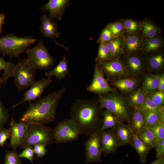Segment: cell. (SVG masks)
Returning a JSON list of instances; mask_svg holds the SVG:
<instances>
[{"label":"cell","instance_id":"obj_1","mask_svg":"<svg viewBox=\"0 0 164 164\" xmlns=\"http://www.w3.org/2000/svg\"><path fill=\"white\" fill-rule=\"evenodd\" d=\"M103 109L98 99H78L71 105L70 118L76 123L80 134L89 136L101 130Z\"/></svg>","mask_w":164,"mask_h":164},{"label":"cell","instance_id":"obj_2","mask_svg":"<svg viewBox=\"0 0 164 164\" xmlns=\"http://www.w3.org/2000/svg\"><path fill=\"white\" fill-rule=\"evenodd\" d=\"M64 87L30 103L20 118L19 121L29 124H43L53 121L58 103L65 94Z\"/></svg>","mask_w":164,"mask_h":164},{"label":"cell","instance_id":"obj_3","mask_svg":"<svg viewBox=\"0 0 164 164\" xmlns=\"http://www.w3.org/2000/svg\"><path fill=\"white\" fill-rule=\"evenodd\" d=\"M98 99L103 109L108 111L121 122L130 124L131 111L123 96L114 92L100 95Z\"/></svg>","mask_w":164,"mask_h":164},{"label":"cell","instance_id":"obj_4","mask_svg":"<svg viewBox=\"0 0 164 164\" xmlns=\"http://www.w3.org/2000/svg\"><path fill=\"white\" fill-rule=\"evenodd\" d=\"M36 41V38L31 36L19 37L13 33H9L0 37V53L10 58L19 59L21 54L25 53Z\"/></svg>","mask_w":164,"mask_h":164},{"label":"cell","instance_id":"obj_5","mask_svg":"<svg viewBox=\"0 0 164 164\" xmlns=\"http://www.w3.org/2000/svg\"><path fill=\"white\" fill-rule=\"evenodd\" d=\"M25 53L29 64L36 70H46L50 69L55 61L54 58L48 51L44 42L39 40L32 48H28Z\"/></svg>","mask_w":164,"mask_h":164},{"label":"cell","instance_id":"obj_6","mask_svg":"<svg viewBox=\"0 0 164 164\" xmlns=\"http://www.w3.org/2000/svg\"><path fill=\"white\" fill-rule=\"evenodd\" d=\"M53 142V129L43 124H29L26 138L20 147L24 149L37 144L46 146Z\"/></svg>","mask_w":164,"mask_h":164},{"label":"cell","instance_id":"obj_7","mask_svg":"<svg viewBox=\"0 0 164 164\" xmlns=\"http://www.w3.org/2000/svg\"><path fill=\"white\" fill-rule=\"evenodd\" d=\"M36 70L29 64L26 59H19L13 76L15 85L18 91L21 92L30 87L35 81Z\"/></svg>","mask_w":164,"mask_h":164},{"label":"cell","instance_id":"obj_8","mask_svg":"<svg viewBox=\"0 0 164 164\" xmlns=\"http://www.w3.org/2000/svg\"><path fill=\"white\" fill-rule=\"evenodd\" d=\"M54 130V142L61 143L77 140L80 134L75 121L70 118L58 122Z\"/></svg>","mask_w":164,"mask_h":164},{"label":"cell","instance_id":"obj_9","mask_svg":"<svg viewBox=\"0 0 164 164\" xmlns=\"http://www.w3.org/2000/svg\"><path fill=\"white\" fill-rule=\"evenodd\" d=\"M85 142L86 163L102 162L101 130L90 135Z\"/></svg>","mask_w":164,"mask_h":164},{"label":"cell","instance_id":"obj_10","mask_svg":"<svg viewBox=\"0 0 164 164\" xmlns=\"http://www.w3.org/2000/svg\"><path fill=\"white\" fill-rule=\"evenodd\" d=\"M52 78H43L35 81L30 88L24 93L22 100L19 103L12 105L10 108H14L22 103L26 102L30 103L38 98H41V96L46 88L52 82Z\"/></svg>","mask_w":164,"mask_h":164},{"label":"cell","instance_id":"obj_11","mask_svg":"<svg viewBox=\"0 0 164 164\" xmlns=\"http://www.w3.org/2000/svg\"><path fill=\"white\" fill-rule=\"evenodd\" d=\"M87 90L100 95L115 92L114 89L109 86L104 78L103 72L97 63L94 67L93 80L87 88Z\"/></svg>","mask_w":164,"mask_h":164},{"label":"cell","instance_id":"obj_12","mask_svg":"<svg viewBox=\"0 0 164 164\" xmlns=\"http://www.w3.org/2000/svg\"><path fill=\"white\" fill-rule=\"evenodd\" d=\"M96 63L109 79L121 77L128 73L124 64L122 56L118 58Z\"/></svg>","mask_w":164,"mask_h":164},{"label":"cell","instance_id":"obj_13","mask_svg":"<svg viewBox=\"0 0 164 164\" xmlns=\"http://www.w3.org/2000/svg\"><path fill=\"white\" fill-rule=\"evenodd\" d=\"M28 125L20 121L15 122L13 119L10 123L11 132L10 146L12 150L21 147L26 139L27 134Z\"/></svg>","mask_w":164,"mask_h":164},{"label":"cell","instance_id":"obj_14","mask_svg":"<svg viewBox=\"0 0 164 164\" xmlns=\"http://www.w3.org/2000/svg\"><path fill=\"white\" fill-rule=\"evenodd\" d=\"M70 5L68 0H49L39 9L43 12L48 11V17L51 20L61 21L66 8Z\"/></svg>","mask_w":164,"mask_h":164},{"label":"cell","instance_id":"obj_15","mask_svg":"<svg viewBox=\"0 0 164 164\" xmlns=\"http://www.w3.org/2000/svg\"><path fill=\"white\" fill-rule=\"evenodd\" d=\"M123 55L142 53L143 37L141 32L133 34L126 32L124 36Z\"/></svg>","mask_w":164,"mask_h":164},{"label":"cell","instance_id":"obj_16","mask_svg":"<svg viewBox=\"0 0 164 164\" xmlns=\"http://www.w3.org/2000/svg\"><path fill=\"white\" fill-rule=\"evenodd\" d=\"M40 19L41 24L39 27V30L43 35L46 38H52L56 45L60 46L66 50H69L68 48L58 43L54 39V36L58 38L61 35L60 32L58 31L56 23L51 20L45 14L41 16Z\"/></svg>","mask_w":164,"mask_h":164},{"label":"cell","instance_id":"obj_17","mask_svg":"<svg viewBox=\"0 0 164 164\" xmlns=\"http://www.w3.org/2000/svg\"><path fill=\"white\" fill-rule=\"evenodd\" d=\"M122 58L128 73L136 75L140 73L145 67L143 53L122 55Z\"/></svg>","mask_w":164,"mask_h":164},{"label":"cell","instance_id":"obj_18","mask_svg":"<svg viewBox=\"0 0 164 164\" xmlns=\"http://www.w3.org/2000/svg\"><path fill=\"white\" fill-rule=\"evenodd\" d=\"M102 153L106 156L114 153L121 146L114 130L108 129L101 130Z\"/></svg>","mask_w":164,"mask_h":164},{"label":"cell","instance_id":"obj_19","mask_svg":"<svg viewBox=\"0 0 164 164\" xmlns=\"http://www.w3.org/2000/svg\"><path fill=\"white\" fill-rule=\"evenodd\" d=\"M143 55L145 67H147L149 70L157 71L163 68L164 64L163 49Z\"/></svg>","mask_w":164,"mask_h":164},{"label":"cell","instance_id":"obj_20","mask_svg":"<svg viewBox=\"0 0 164 164\" xmlns=\"http://www.w3.org/2000/svg\"><path fill=\"white\" fill-rule=\"evenodd\" d=\"M164 46V39L161 35L150 38L143 37L142 53L145 54L159 51L163 49Z\"/></svg>","mask_w":164,"mask_h":164},{"label":"cell","instance_id":"obj_21","mask_svg":"<svg viewBox=\"0 0 164 164\" xmlns=\"http://www.w3.org/2000/svg\"><path fill=\"white\" fill-rule=\"evenodd\" d=\"M121 146L130 144L132 139V130L129 124L119 122L114 130Z\"/></svg>","mask_w":164,"mask_h":164},{"label":"cell","instance_id":"obj_22","mask_svg":"<svg viewBox=\"0 0 164 164\" xmlns=\"http://www.w3.org/2000/svg\"><path fill=\"white\" fill-rule=\"evenodd\" d=\"M132 137L130 144L137 152L140 162L142 163H145L147 161V157L152 148L139 139L132 130Z\"/></svg>","mask_w":164,"mask_h":164},{"label":"cell","instance_id":"obj_23","mask_svg":"<svg viewBox=\"0 0 164 164\" xmlns=\"http://www.w3.org/2000/svg\"><path fill=\"white\" fill-rule=\"evenodd\" d=\"M140 32L143 37L150 38L161 35L162 31L158 25L146 18L141 21Z\"/></svg>","mask_w":164,"mask_h":164},{"label":"cell","instance_id":"obj_24","mask_svg":"<svg viewBox=\"0 0 164 164\" xmlns=\"http://www.w3.org/2000/svg\"><path fill=\"white\" fill-rule=\"evenodd\" d=\"M113 85L124 93L132 92L139 84L138 80L134 78L119 79L113 81Z\"/></svg>","mask_w":164,"mask_h":164},{"label":"cell","instance_id":"obj_25","mask_svg":"<svg viewBox=\"0 0 164 164\" xmlns=\"http://www.w3.org/2000/svg\"><path fill=\"white\" fill-rule=\"evenodd\" d=\"M69 73L68 61L65 55L63 58L54 68L46 72L45 74L48 78H52V77H54L61 80L65 78Z\"/></svg>","mask_w":164,"mask_h":164},{"label":"cell","instance_id":"obj_26","mask_svg":"<svg viewBox=\"0 0 164 164\" xmlns=\"http://www.w3.org/2000/svg\"><path fill=\"white\" fill-rule=\"evenodd\" d=\"M124 43V36L114 37L106 43L110 51L111 60L119 58L123 55Z\"/></svg>","mask_w":164,"mask_h":164},{"label":"cell","instance_id":"obj_27","mask_svg":"<svg viewBox=\"0 0 164 164\" xmlns=\"http://www.w3.org/2000/svg\"><path fill=\"white\" fill-rule=\"evenodd\" d=\"M131 128L136 134L145 127V122L144 115L138 109L134 110L130 115V123Z\"/></svg>","mask_w":164,"mask_h":164},{"label":"cell","instance_id":"obj_28","mask_svg":"<svg viewBox=\"0 0 164 164\" xmlns=\"http://www.w3.org/2000/svg\"><path fill=\"white\" fill-rule=\"evenodd\" d=\"M146 95L142 87L132 92L126 100L128 106L134 109H138L143 104Z\"/></svg>","mask_w":164,"mask_h":164},{"label":"cell","instance_id":"obj_29","mask_svg":"<svg viewBox=\"0 0 164 164\" xmlns=\"http://www.w3.org/2000/svg\"><path fill=\"white\" fill-rule=\"evenodd\" d=\"M142 113L144 117L145 127L152 128L158 122L164 121V110L161 111H147Z\"/></svg>","mask_w":164,"mask_h":164},{"label":"cell","instance_id":"obj_30","mask_svg":"<svg viewBox=\"0 0 164 164\" xmlns=\"http://www.w3.org/2000/svg\"><path fill=\"white\" fill-rule=\"evenodd\" d=\"M160 83V75H149L144 80L142 87L146 94L158 90Z\"/></svg>","mask_w":164,"mask_h":164},{"label":"cell","instance_id":"obj_31","mask_svg":"<svg viewBox=\"0 0 164 164\" xmlns=\"http://www.w3.org/2000/svg\"><path fill=\"white\" fill-rule=\"evenodd\" d=\"M16 64L11 61H6L4 57L0 58V73L3 70L4 73L1 79L3 84L5 85L8 80L10 77H13Z\"/></svg>","mask_w":164,"mask_h":164},{"label":"cell","instance_id":"obj_32","mask_svg":"<svg viewBox=\"0 0 164 164\" xmlns=\"http://www.w3.org/2000/svg\"><path fill=\"white\" fill-rule=\"evenodd\" d=\"M102 116L101 130L109 129L114 130L118 124L121 122L115 116L106 109L103 111Z\"/></svg>","mask_w":164,"mask_h":164},{"label":"cell","instance_id":"obj_33","mask_svg":"<svg viewBox=\"0 0 164 164\" xmlns=\"http://www.w3.org/2000/svg\"><path fill=\"white\" fill-rule=\"evenodd\" d=\"M136 135L144 143L152 148H154L155 137L152 128L145 127Z\"/></svg>","mask_w":164,"mask_h":164},{"label":"cell","instance_id":"obj_34","mask_svg":"<svg viewBox=\"0 0 164 164\" xmlns=\"http://www.w3.org/2000/svg\"><path fill=\"white\" fill-rule=\"evenodd\" d=\"M125 28L126 32L136 34L140 32L141 21L124 18L119 20Z\"/></svg>","mask_w":164,"mask_h":164},{"label":"cell","instance_id":"obj_35","mask_svg":"<svg viewBox=\"0 0 164 164\" xmlns=\"http://www.w3.org/2000/svg\"><path fill=\"white\" fill-rule=\"evenodd\" d=\"M138 109L142 112L147 111H161L164 110V106L156 105L147 95L143 104Z\"/></svg>","mask_w":164,"mask_h":164},{"label":"cell","instance_id":"obj_36","mask_svg":"<svg viewBox=\"0 0 164 164\" xmlns=\"http://www.w3.org/2000/svg\"><path fill=\"white\" fill-rule=\"evenodd\" d=\"M110 51L106 43L99 44L98 54L95 59L96 63L111 60Z\"/></svg>","mask_w":164,"mask_h":164},{"label":"cell","instance_id":"obj_37","mask_svg":"<svg viewBox=\"0 0 164 164\" xmlns=\"http://www.w3.org/2000/svg\"><path fill=\"white\" fill-rule=\"evenodd\" d=\"M106 26L110 29L114 37L123 36L126 32L119 20L109 23Z\"/></svg>","mask_w":164,"mask_h":164},{"label":"cell","instance_id":"obj_38","mask_svg":"<svg viewBox=\"0 0 164 164\" xmlns=\"http://www.w3.org/2000/svg\"><path fill=\"white\" fill-rule=\"evenodd\" d=\"M155 140V144L164 139V121L159 122L152 127Z\"/></svg>","mask_w":164,"mask_h":164},{"label":"cell","instance_id":"obj_39","mask_svg":"<svg viewBox=\"0 0 164 164\" xmlns=\"http://www.w3.org/2000/svg\"><path fill=\"white\" fill-rule=\"evenodd\" d=\"M5 164H21L20 158L15 151H7L5 159Z\"/></svg>","mask_w":164,"mask_h":164},{"label":"cell","instance_id":"obj_40","mask_svg":"<svg viewBox=\"0 0 164 164\" xmlns=\"http://www.w3.org/2000/svg\"><path fill=\"white\" fill-rule=\"evenodd\" d=\"M152 102L158 106H163L164 92L159 91L150 93L147 95Z\"/></svg>","mask_w":164,"mask_h":164},{"label":"cell","instance_id":"obj_41","mask_svg":"<svg viewBox=\"0 0 164 164\" xmlns=\"http://www.w3.org/2000/svg\"><path fill=\"white\" fill-rule=\"evenodd\" d=\"M114 37L110 29L106 26L102 30L97 42L99 44L107 43L111 40Z\"/></svg>","mask_w":164,"mask_h":164},{"label":"cell","instance_id":"obj_42","mask_svg":"<svg viewBox=\"0 0 164 164\" xmlns=\"http://www.w3.org/2000/svg\"><path fill=\"white\" fill-rule=\"evenodd\" d=\"M9 118L8 110L5 108L0 99V127H3Z\"/></svg>","mask_w":164,"mask_h":164},{"label":"cell","instance_id":"obj_43","mask_svg":"<svg viewBox=\"0 0 164 164\" xmlns=\"http://www.w3.org/2000/svg\"><path fill=\"white\" fill-rule=\"evenodd\" d=\"M34 154L32 146H29L24 149L19 154V155L20 158H26L32 162L34 159Z\"/></svg>","mask_w":164,"mask_h":164},{"label":"cell","instance_id":"obj_44","mask_svg":"<svg viewBox=\"0 0 164 164\" xmlns=\"http://www.w3.org/2000/svg\"><path fill=\"white\" fill-rule=\"evenodd\" d=\"M11 132L10 128L6 129L3 127L0 129V147L3 146L8 139L10 138Z\"/></svg>","mask_w":164,"mask_h":164},{"label":"cell","instance_id":"obj_45","mask_svg":"<svg viewBox=\"0 0 164 164\" xmlns=\"http://www.w3.org/2000/svg\"><path fill=\"white\" fill-rule=\"evenodd\" d=\"M46 145L40 144H37L33 146V149L37 157L41 158L44 156L47 152Z\"/></svg>","mask_w":164,"mask_h":164},{"label":"cell","instance_id":"obj_46","mask_svg":"<svg viewBox=\"0 0 164 164\" xmlns=\"http://www.w3.org/2000/svg\"><path fill=\"white\" fill-rule=\"evenodd\" d=\"M154 148L156 152L157 159L164 157V139L156 144Z\"/></svg>","mask_w":164,"mask_h":164},{"label":"cell","instance_id":"obj_47","mask_svg":"<svg viewBox=\"0 0 164 164\" xmlns=\"http://www.w3.org/2000/svg\"><path fill=\"white\" fill-rule=\"evenodd\" d=\"M6 18L5 14L0 12V34L3 32L2 29L3 25L5 24V20Z\"/></svg>","mask_w":164,"mask_h":164},{"label":"cell","instance_id":"obj_48","mask_svg":"<svg viewBox=\"0 0 164 164\" xmlns=\"http://www.w3.org/2000/svg\"><path fill=\"white\" fill-rule=\"evenodd\" d=\"M158 91H164V76L162 74L160 75V83L158 89Z\"/></svg>","mask_w":164,"mask_h":164},{"label":"cell","instance_id":"obj_49","mask_svg":"<svg viewBox=\"0 0 164 164\" xmlns=\"http://www.w3.org/2000/svg\"><path fill=\"white\" fill-rule=\"evenodd\" d=\"M150 164H164V158L158 159Z\"/></svg>","mask_w":164,"mask_h":164},{"label":"cell","instance_id":"obj_50","mask_svg":"<svg viewBox=\"0 0 164 164\" xmlns=\"http://www.w3.org/2000/svg\"><path fill=\"white\" fill-rule=\"evenodd\" d=\"M2 84H3L2 80L0 77V87H1Z\"/></svg>","mask_w":164,"mask_h":164},{"label":"cell","instance_id":"obj_51","mask_svg":"<svg viewBox=\"0 0 164 164\" xmlns=\"http://www.w3.org/2000/svg\"><path fill=\"white\" fill-rule=\"evenodd\" d=\"M1 128H0V129Z\"/></svg>","mask_w":164,"mask_h":164}]
</instances>
